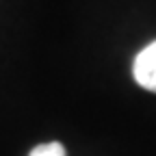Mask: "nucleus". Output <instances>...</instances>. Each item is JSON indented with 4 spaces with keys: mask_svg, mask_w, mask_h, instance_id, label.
Listing matches in <instances>:
<instances>
[{
    "mask_svg": "<svg viewBox=\"0 0 156 156\" xmlns=\"http://www.w3.org/2000/svg\"><path fill=\"white\" fill-rule=\"evenodd\" d=\"M132 76L136 85L156 93V41L147 44L136 54L134 65H132Z\"/></svg>",
    "mask_w": 156,
    "mask_h": 156,
    "instance_id": "1",
    "label": "nucleus"
},
{
    "mask_svg": "<svg viewBox=\"0 0 156 156\" xmlns=\"http://www.w3.org/2000/svg\"><path fill=\"white\" fill-rule=\"evenodd\" d=\"M65 154H67L65 147H63L61 143H56V141L44 143V145H37V147L30 152V156H65Z\"/></svg>",
    "mask_w": 156,
    "mask_h": 156,
    "instance_id": "2",
    "label": "nucleus"
}]
</instances>
